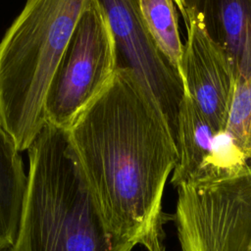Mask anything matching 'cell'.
Segmentation results:
<instances>
[{
	"mask_svg": "<svg viewBox=\"0 0 251 251\" xmlns=\"http://www.w3.org/2000/svg\"><path fill=\"white\" fill-rule=\"evenodd\" d=\"M226 129L251 166V80L237 78Z\"/></svg>",
	"mask_w": 251,
	"mask_h": 251,
	"instance_id": "obj_12",
	"label": "cell"
},
{
	"mask_svg": "<svg viewBox=\"0 0 251 251\" xmlns=\"http://www.w3.org/2000/svg\"><path fill=\"white\" fill-rule=\"evenodd\" d=\"M216 132L190 95L183 94L177 112V161L171 178L176 188L211 177L210 163Z\"/></svg>",
	"mask_w": 251,
	"mask_h": 251,
	"instance_id": "obj_8",
	"label": "cell"
},
{
	"mask_svg": "<svg viewBox=\"0 0 251 251\" xmlns=\"http://www.w3.org/2000/svg\"><path fill=\"white\" fill-rule=\"evenodd\" d=\"M182 18L187 34L182 59L184 94L190 95L216 131L225 130L237 80L236 71L195 6L187 4Z\"/></svg>",
	"mask_w": 251,
	"mask_h": 251,
	"instance_id": "obj_7",
	"label": "cell"
},
{
	"mask_svg": "<svg viewBox=\"0 0 251 251\" xmlns=\"http://www.w3.org/2000/svg\"><path fill=\"white\" fill-rule=\"evenodd\" d=\"M176 6L178 8L179 12L181 13V15L184 13L185 9H186V6H187V3H186V0H174Z\"/></svg>",
	"mask_w": 251,
	"mask_h": 251,
	"instance_id": "obj_13",
	"label": "cell"
},
{
	"mask_svg": "<svg viewBox=\"0 0 251 251\" xmlns=\"http://www.w3.org/2000/svg\"><path fill=\"white\" fill-rule=\"evenodd\" d=\"M181 251H251V166L176 187Z\"/></svg>",
	"mask_w": 251,
	"mask_h": 251,
	"instance_id": "obj_5",
	"label": "cell"
},
{
	"mask_svg": "<svg viewBox=\"0 0 251 251\" xmlns=\"http://www.w3.org/2000/svg\"><path fill=\"white\" fill-rule=\"evenodd\" d=\"M69 131L107 229L146 251H166L164 226L172 216L163 195L177 150L134 73L118 67Z\"/></svg>",
	"mask_w": 251,
	"mask_h": 251,
	"instance_id": "obj_1",
	"label": "cell"
},
{
	"mask_svg": "<svg viewBox=\"0 0 251 251\" xmlns=\"http://www.w3.org/2000/svg\"><path fill=\"white\" fill-rule=\"evenodd\" d=\"M26 189L9 251H132L106 227L69 129L45 123L27 149Z\"/></svg>",
	"mask_w": 251,
	"mask_h": 251,
	"instance_id": "obj_2",
	"label": "cell"
},
{
	"mask_svg": "<svg viewBox=\"0 0 251 251\" xmlns=\"http://www.w3.org/2000/svg\"><path fill=\"white\" fill-rule=\"evenodd\" d=\"M111 26L118 66L129 68L164 115L176 141L183 84L161 54L142 20L138 0H98Z\"/></svg>",
	"mask_w": 251,
	"mask_h": 251,
	"instance_id": "obj_6",
	"label": "cell"
},
{
	"mask_svg": "<svg viewBox=\"0 0 251 251\" xmlns=\"http://www.w3.org/2000/svg\"><path fill=\"white\" fill-rule=\"evenodd\" d=\"M196 7L229 56L237 78L251 80V0H201Z\"/></svg>",
	"mask_w": 251,
	"mask_h": 251,
	"instance_id": "obj_9",
	"label": "cell"
},
{
	"mask_svg": "<svg viewBox=\"0 0 251 251\" xmlns=\"http://www.w3.org/2000/svg\"><path fill=\"white\" fill-rule=\"evenodd\" d=\"M117 68V47L106 14L98 0H85L45 97V122L70 129Z\"/></svg>",
	"mask_w": 251,
	"mask_h": 251,
	"instance_id": "obj_4",
	"label": "cell"
},
{
	"mask_svg": "<svg viewBox=\"0 0 251 251\" xmlns=\"http://www.w3.org/2000/svg\"><path fill=\"white\" fill-rule=\"evenodd\" d=\"M139 11L155 45L178 75L184 89L183 48L174 0H138Z\"/></svg>",
	"mask_w": 251,
	"mask_h": 251,
	"instance_id": "obj_11",
	"label": "cell"
},
{
	"mask_svg": "<svg viewBox=\"0 0 251 251\" xmlns=\"http://www.w3.org/2000/svg\"><path fill=\"white\" fill-rule=\"evenodd\" d=\"M26 189L20 151L0 122V250L16 240Z\"/></svg>",
	"mask_w": 251,
	"mask_h": 251,
	"instance_id": "obj_10",
	"label": "cell"
},
{
	"mask_svg": "<svg viewBox=\"0 0 251 251\" xmlns=\"http://www.w3.org/2000/svg\"><path fill=\"white\" fill-rule=\"evenodd\" d=\"M85 0H26L0 41V122L27 150L45 125V97Z\"/></svg>",
	"mask_w": 251,
	"mask_h": 251,
	"instance_id": "obj_3",
	"label": "cell"
},
{
	"mask_svg": "<svg viewBox=\"0 0 251 251\" xmlns=\"http://www.w3.org/2000/svg\"><path fill=\"white\" fill-rule=\"evenodd\" d=\"M0 251H2V250H0Z\"/></svg>",
	"mask_w": 251,
	"mask_h": 251,
	"instance_id": "obj_14",
	"label": "cell"
}]
</instances>
